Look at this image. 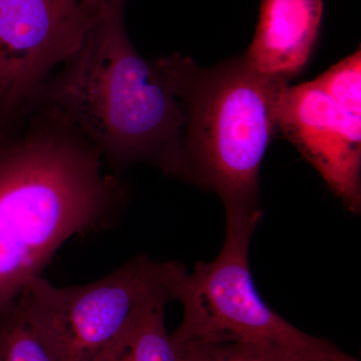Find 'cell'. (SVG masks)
<instances>
[{"mask_svg":"<svg viewBox=\"0 0 361 361\" xmlns=\"http://www.w3.org/2000/svg\"><path fill=\"white\" fill-rule=\"evenodd\" d=\"M0 148V315L68 240L113 225L122 184L99 151L52 111Z\"/></svg>","mask_w":361,"mask_h":361,"instance_id":"6da1fadb","label":"cell"},{"mask_svg":"<svg viewBox=\"0 0 361 361\" xmlns=\"http://www.w3.org/2000/svg\"><path fill=\"white\" fill-rule=\"evenodd\" d=\"M126 0H109L47 90L52 111L116 165L153 164L179 177L184 114L156 61L130 42Z\"/></svg>","mask_w":361,"mask_h":361,"instance_id":"7a4b0ae2","label":"cell"},{"mask_svg":"<svg viewBox=\"0 0 361 361\" xmlns=\"http://www.w3.org/2000/svg\"><path fill=\"white\" fill-rule=\"evenodd\" d=\"M156 61L184 114L180 179L217 194L226 217L262 213L261 166L289 84L258 75L243 56L209 68L178 54Z\"/></svg>","mask_w":361,"mask_h":361,"instance_id":"3957f363","label":"cell"},{"mask_svg":"<svg viewBox=\"0 0 361 361\" xmlns=\"http://www.w3.org/2000/svg\"><path fill=\"white\" fill-rule=\"evenodd\" d=\"M186 267L140 254L84 285L56 286L42 276L18 299L56 361H97L144 318L174 300Z\"/></svg>","mask_w":361,"mask_h":361,"instance_id":"277c9868","label":"cell"},{"mask_svg":"<svg viewBox=\"0 0 361 361\" xmlns=\"http://www.w3.org/2000/svg\"><path fill=\"white\" fill-rule=\"evenodd\" d=\"M263 214L226 217L219 255L185 271L174 289L183 306L179 329L170 334L177 346L196 342L242 341L286 349L326 361H355L331 342L308 336L277 314L259 295L249 245Z\"/></svg>","mask_w":361,"mask_h":361,"instance_id":"5b68a950","label":"cell"},{"mask_svg":"<svg viewBox=\"0 0 361 361\" xmlns=\"http://www.w3.org/2000/svg\"><path fill=\"white\" fill-rule=\"evenodd\" d=\"M278 135L291 142L348 211L361 209V116L344 110L314 82L280 90Z\"/></svg>","mask_w":361,"mask_h":361,"instance_id":"8992f818","label":"cell"},{"mask_svg":"<svg viewBox=\"0 0 361 361\" xmlns=\"http://www.w3.org/2000/svg\"><path fill=\"white\" fill-rule=\"evenodd\" d=\"M94 13L78 0H0V63L23 99L78 51Z\"/></svg>","mask_w":361,"mask_h":361,"instance_id":"52a82bcc","label":"cell"},{"mask_svg":"<svg viewBox=\"0 0 361 361\" xmlns=\"http://www.w3.org/2000/svg\"><path fill=\"white\" fill-rule=\"evenodd\" d=\"M324 0H261L255 35L243 56L252 70L289 84L307 68L319 39Z\"/></svg>","mask_w":361,"mask_h":361,"instance_id":"ba28073f","label":"cell"},{"mask_svg":"<svg viewBox=\"0 0 361 361\" xmlns=\"http://www.w3.org/2000/svg\"><path fill=\"white\" fill-rule=\"evenodd\" d=\"M97 361H179V351L159 308L116 342Z\"/></svg>","mask_w":361,"mask_h":361,"instance_id":"9c48e42d","label":"cell"},{"mask_svg":"<svg viewBox=\"0 0 361 361\" xmlns=\"http://www.w3.org/2000/svg\"><path fill=\"white\" fill-rule=\"evenodd\" d=\"M0 361H56L18 301L0 315Z\"/></svg>","mask_w":361,"mask_h":361,"instance_id":"30bf717a","label":"cell"},{"mask_svg":"<svg viewBox=\"0 0 361 361\" xmlns=\"http://www.w3.org/2000/svg\"><path fill=\"white\" fill-rule=\"evenodd\" d=\"M177 348L179 361H326L250 342H196Z\"/></svg>","mask_w":361,"mask_h":361,"instance_id":"8fae6325","label":"cell"},{"mask_svg":"<svg viewBox=\"0 0 361 361\" xmlns=\"http://www.w3.org/2000/svg\"><path fill=\"white\" fill-rule=\"evenodd\" d=\"M313 82L344 110L361 116V51L353 52Z\"/></svg>","mask_w":361,"mask_h":361,"instance_id":"7c38bea8","label":"cell"},{"mask_svg":"<svg viewBox=\"0 0 361 361\" xmlns=\"http://www.w3.org/2000/svg\"><path fill=\"white\" fill-rule=\"evenodd\" d=\"M23 99L13 77L0 63V109L9 108Z\"/></svg>","mask_w":361,"mask_h":361,"instance_id":"4fadbf2b","label":"cell"},{"mask_svg":"<svg viewBox=\"0 0 361 361\" xmlns=\"http://www.w3.org/2000/svg\"><path fill=\"white\" fill-rule=\"evenodd\" d=\"M78 1H80L87 11H90V13H94L96 11H99L104 4H106L109 0H78Z\"/></svg>","mask_w":361,"mask_h":361,"instance_id":"5bb4252c","label":"cell"},{"mask_svg":"<svg viewBox=\"0 0 361 361\" xmlns=\"http://www.w3.org/2000/svg\"><path fill=\"white\" fill-rule=\"evenodd\" d=\"M2 146H4V144H2L1 140H0V148H1Z\"/></svg>","mask_w":361,"mask_h":361,"instance_id":"9a60e30c","label":"cell"}]
</instances>
